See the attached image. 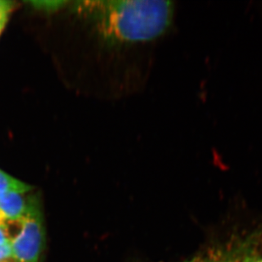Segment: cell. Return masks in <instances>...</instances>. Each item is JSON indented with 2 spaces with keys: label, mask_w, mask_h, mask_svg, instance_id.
Returning <instances> with one entry per match:
<instances>
[{
  "label": "cell",
  "mask_w": 262,
  "mask_h": 262,
  "mask_svg": "<svg viewBox=\"0 0 262 262\" xmlns=\"http://www.w3.org/2000/svg\"><path fill=\"white\" fill-rule=\"evenodd\" d=\"M102 37L113 43L150 42L168 31L175 5L167 0H112L89 3Z\"/></svg>",
  "instance_id": "1"
},
{
  "label": "cell",
  "mask_w": 262,
  "mask_h": 262,
  "mask_svg": "<svg viewBox=\"0 0 262 262\" xmlns=\"http://www.w3.org/2000/svg\"><path fill=\"white\" fill-rule=\"evenodd\" d=\"M45 237L42 216L36 206L21 220L20 230L10 241L13 260L16 262L39 261Z\"/></svg>",
  "instance_id": "2"
},
{
  "label": "cell",
  "mask_w": 262,
  "mask_h": 262,
  "mask_svg": "<svg viewBox=\"0 0 262 262\" xmlns=\"http://www.w3.org/2000/svg\"><path fill=\"white\" fill-rule=\"evenodd\" d=\"M26 193L9 192L0 195V220L16 222L25 217L28 213L37 206L32 201L25 197Z\"/></svg>",
  "instance_id": "3"
},
{
  "label": "cell",
  "mask_w": 262,
  "mask_h": 262,
  "mask_svg": "<svg viewBox=\"0 0 262 262\" xmlns=\"http://www.w3.org/2000/svg\"><path fill=\"white\" fill-rule=\"evenodd\" d=\"M255 237H250L241 244L233 245L232 247L209 253L183 262H239L250 252L253 245H255Z\"/></svg>",
  "instance_id": "4"
},
{
  "label": "cell",
  "mask_w": 262,
  "mask_h": 262,
  "mask_svg": "<svg viewBox=\"0 0 262 262\" xmlns=\"http://www.w3.org/2000/svg\"><path fill=\"white\" fill-rule=\"evenodd\" d=\"M32 188L31 186L12 176L9 175L2 170H0V195L9 192H19L26 193Z\"/></svg>",
  "instance_id": "5"
},
{
  "label": "cell",
  "mask_w": 262,
  "mask_h": 262,
  "mask_svg": "<svg viewBox=\"0 0 262 262\" xmlns=\"http://www.w3.org/2000/svg\"><path fill=\"white\" fill-rule=\"evenodd\" d=\"M14 8V3L6 0H0V19L9 17Z\"/></svg>",
  "instance_id": "6"
},
{
  "label": "cell",
  "mask_w": 262,
  "mask_h": 262,
  "mask_svg": "<svg viewBox=\"0 0 262 262\" xmlns=\"http://www.w3.org/2000/svg\"><path fill=\"white\" fill-rule=\"evenodd\" d=\"M10 244V236L5 222L0 220V246Z\"/></svg>",
  "instance_id": "7"
},
{
  "label": "cell",
  "mask_w": 262,
  "mask_h": 262,
  "mask_svg": "<svg viewBox=\"0 0 262 262\" xmlns=\"http://www.w3.org/2000/svg\"><path fill=\"white\" fill-rule=\"evenodd\" d=\"M11 257H12V251H11L10 244L1 245L0 246V262L10 260Z\"/></svg>",
  "instance_id": "8"
},
{
  "label": "cell",
  "mask_w": 262,
  "mask_h": 262,
  "mask_svg": "<svg viewBox=\"0 0 262 262\" xmlns=\"http://www.w3.org/2000/svg\"><path fill=\"white\" fill-rule=\"evenodd\" d=\"M239 262H262V256H245Z\"/></svg>",
  "instance_id": "9"
},
{
  "label": "cell",
  "mask_w": 262,
  "mask_h": 262,
  "mask_svg": "<svg viewBox=\"0 0 262 262\" xmlns=\"http://www.w3.org/2000/svg\"><path fill=\"white\" fill-rule=\"evenodd\" d=\"M9 17L2 18L0 19V36L2 34L3 31L5 30L6 24H7Z\"/></svg>",
  "instance_id": "10"
},
{
  "label": "cell",
  "mask_w": 262,
  "mask_h": 262,
  "mask_svg": "<svg viewBox=\"0 0 262 262\" xmlns=\"http://www.w3.org/2000/svg\"><path fill=\"white\" fill-rule=\"evenodd\" d=\"M3 262H16V261H15V260H5V261H3Z\"/></svg>",
  "instance_id": "11"
}]
</instances>
